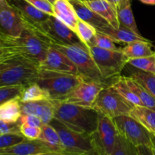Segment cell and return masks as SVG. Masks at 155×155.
I'll use <instances>...</instances> for the list:
<instances>
[{
	"mask_svg": "<svg viewBox=\"0 0 155 155\" xmlns=\"http://www.w3.org/2000/svg\"><path fill=\"white\" fill-rule=\"evenodd\" d=\"M49 47L47 42L25 27L18 37L0 33V61L18 59L32 62L39 68Z\"/></svg>",
	"mask_w": 155,
	"mask_h": 155,
	"instance_id": "1",
	"label": "cell"
},
{
	"mask_svg": "<svg viewBox=\"0 0 155 155\" xmlns=\"http://www.w3.org/2000/svg\"><path fill=\"white\" fill-rule=\"evenodd\" d=\"M54 106V119L73 131L92 135L98 128L99 113L94 108L51 100Z\"/></svg>",
	"mask_w": 155,
	"mask_h": 155,
	"instance_id": "2",
	"label": "cell"
},
{
	"mask_svg": "<svg viewBox=\"0 0 155 155\" xmlns=\"http://www.w3.org/2000/svg\"><path fill=\"white\" fill-rule=\"evenodd\" d=\"M23 18L24 26L31 30L51 46L53 45H83L75 31L54 15L42 24L30 22Z\"/></svg>",
	"mask_w": 155,
	"mask_h": 155,
	"instance_id": "3",
	"label": "cell"
},
{
	"mask_svg": "<svg viewBox=\"0 0 155 155\" xmlns=\"http://www.w3.org/2000/svg\"><path fill=\"white\" fill-rule=\"evenodd\" d=\"M54 47L69 58L77 66L80 74L86 80H93L104 83L107 86H112L115 82L107 80L103 77L94 61L89 47L86 45H53Z\"/></svg>",
	"mask_w": 155,
	"mask_h": 155,
	"instance_id": "4",
	"label": "cell"
},
{
	"mask_svg": "<svg viewBox=\"0 0 155 155\" xmlns=\"http://www.w3.org/2000/svg\"><path fill=\"white\" fill-rule=\"evenodd\" d=\"M85 80L81 75L40 70L36 83L47 92L50 100L60 101Z\"/></svg>",
	"mask_w": 155,
	"mask_h": 155,
	"instance_id": "5",
	"label": "cell"
},
{
	"mask_svg": "<svg viewBox=\"0 0 155 155\" xmlns=\"http://www.w3.org/2000/svg\"><path fill=\"white\" fill-rule=\"evenodd\" d=\"M39 71L38 65L30 61L18 59L0 61V86L36 83Z\"/></svg>",
	"mask_w": 155,
	"mask_h": 155,
	"instance_id": "6",
	"label": "cell"
},
{
	"mask_svg": "<svg viewBox=\"0 0 155 155\" xmlns=\"http://www.w3.org/2000/svg\"><path fill=\"white\" fill-rule=\"evenodd\" d=\"M89 49L103 77L116 82L123 70L128 65L129 58L120 50H107L89 45Z\"/></svg>",
	"mask_w": 155,
	"mask_h": 155,
	"instance_id": "7",
	"label": "cell"
},
{
	"mask_svg": "<svg viewBox=\"0 0 155 155\" xmlns=\"http://www.w3.org/2000/svg\"><path fill=\"white\" fill-rule=\"evenodd\" d=\"M50 124L57 130L64 148L68 154L70 155L98 154L92 135L90 136L73 131L55 119H53Z\"/></svg>",
	"mask_w": 155,
	"mask_h": 155,
	"instance_id": "8",
	"label": "cell"
},
{
	"mask_svg": "<svg viewBox=\"0 0 155 155\" xmlns=\"http://www.w3.org/2000/svg\"><path fill=\"white\" fill-rule=\"evenodd\" d=\"M133 107L134 105L126 100L112 86L101 91L93 105V108L98 113L110 118L130 115Z\"/></svg>",
	"mask_w": 155,
	"mask_h": 155,
	"instance_id": "9",
	"label": "cell"
},
{
	"mask_svg": "<svg viewBox=\"0 0 155 155\" xmlns=\"http://www.w3.org/2000/svg\"><path fill=\"white\" fill-rule=\"evenodd\" d=\"M118 133L136 147L151 148L152 133L130 115H121L113 118Z\"/></svg>",
	"mask_w": 155,
	"mask_h": 155,
	"instance_id": "10",
	"label": "cell"
},
{
	"mask_svg": "<svg viewBox=\"0 0 155 155\" xmlns=\"http://www.w3.org/2000/svg\"><path fill=\"white\" fill-rule=\"evenodd\" d=\"M118 135L113 118L99 113L98 128L92 135L98 154L111 155Z\"/></svg>",
	"mask_w": 155,
	"mask_h": 155,
	"instance_id": "11",
	"label": "cell"
},
{
	"mask_svg": "<svg viewBox=\"0 0 155 155\" xmlns=\"http://www.w3.org/2000/svg\"><path fill=\"white\" fill-rule=\"evenodd\" d=\"M107 86H110L93 80H85L69 95L60 101L81 107L93 108V105L98 95L101 90Z\"/></svg>",
	"mask_w": 155,
	"mask_h": 155,
	"instance_id": "12",
	"label": "cell"
},
{
	"mask_svg": "<svg viewBox=\"0 0 155 155\" xmlns=\"http://www.w3.org/2000/svg\"><path fill=\"white\" fill-rule=\"evenodd\" d=\"M24 29L20 12L7 0H0V33L18 37Z\"/></svg>",
	"mask_w": 155,
	"mask_h": 155,
	"instance_id": "13",
	"label": "cell"
},
{
	"mask_svg": "<svg viewBox=\"0 0 155 155\" xmlns=\"http://www.w3.org/2000/svg\"><path fill=\"white\" fill-rule=\"evenodd\" d=\"M39 70L80 75L72 61L53 46L48 48L45 59L39 65Z\"/></svg>",
	"mask_w": 155,
	"mask_h": 155,
	"instance_id": "14",
	"label": "cell"
},
{
	"mask_svg": "<svg viewBox=\"0 0 155 155\" xmlns=\"http://www.w3.org/2000/svg\"><path fill=\"white\" fill-rule=\"evenodd\" d=\"M58 151L40 139L30 140L26 139L24 142L13 147L0 149V154L12 155H33L40 153Z\"/></svg>",
	"mask_w": 155,
	"mask_h": 155,
	"instance_id": "15",
	"label": "cell"
},
{
	"mask_svg": "<svg viewBox=\"0 0 155 155\" xmlns=\"http://www.w3.org/2000/svg\"><path fill=\"white\" fill-rule=\"evenodd\" d=\"M21 103V115L33 114L39 117L44 124H49L54 119V106L50 99Z\"/></svg>",
	"mask_w": 155,
	"mask_h": 155,
	"instance_id": "16",
	"label": "cell"
},
{
	"mask_svg": "<svg viewBox=\"0 0 155 155\" xmlns=\"http://www.w3.org/2000/svg\"><path fill=\"white\" fill-rule=\"evenodd\" d=\"M53 8L54 16L76 32L80 19L71 0H56Z\"/></svg>",
	"mask_w": 155,
	"mask_h": 155,
	"instance_id": "17",
	"label": "cell"
},
{
	"mask_svg": "<svg viewBox=\"0 0 155 155\" xmlns=\"http://www.w3.org/2000/svg\"><path fill=\"white\" fill-rule=\"evenodd\" d=\"M71 2L75 8L79 19L91 24L97 30L110 25L104 18L88 7L84 2L81 0H73Z\"/></svg>",
	"mask_w": 155,
	"mask_h": 155,
	"instance_id": "18",
	"label": "cell"
},
{
	"mask_svg": "<svg viewBox=\"0 0 155 155\" xmlns=\"http://www.w3.org/2000/svg\"><path fill=\"white\" fill-rule=\"evenodd\" d=\"M97 31L101 32L104 34L110 36L114 42H124V43H130V42H135V41H146V42H151L149 39H146L142 35H139L130 30V29L124 27L120 25L118 28L112 27L109 25L107 27H103L99 29Z\"/></svg>",
	"mask_w": 155,
	"mask_h": 155,
	"instance_id": "19",
	"label": "cell"
},
{
	"mask_svg": "<svg viewBox=\"0 0 155 155\" xmlns=\"http://www.w3.org/2000/svg\"><path fill=\"white\" fill-rule=\"evenodd\" d=\"M8 2L20 12L24 19L30 22L42 24L50 16L39 11L27 0H8Z\"/></svg>",
	"mask_w": 155,
	"mask_h": 155,
	"instance_id": "20",
	"label": "cell"
},
{
	"mask_svg": "<svg viewBox=\"0 0 155 155\" xmlns=\"http://www.w3.org/2000/svg\"><path fill=\"white\" fill-rule=\"evenodd\" d=\"M88 7L104 18L112 27L118 28L120 22L118 20L117 8L107 0H95L92 2H84Z\"/></svg>",
	"mask_w": 155,
	"mask_h": 155,
	"instance_id": "21",
	"label": "cell"
},
{
	"mask_svg": "<svg viewBox=\"0 0 155 155\" xmlns=\"http://www.w3.org/2000/svg\"><path fill=\"white\" fill-rule=\"evenodd\" d=\"M151 42L135 41L127 44L121 48V51L129 59L139 58L154 55V51L151 49Z\"/></svg>",
	"mask_w": 155,
	"mask_h": 155,
	"instance_id": "22",
	"label": "cell"
},
{
	"mask_svg": "<svg viewBox=\"0 0 155 155\" xmlns=\"http://www.w3.org/2000/svg\"><path fill=\"white\" fill-rule=\"evenodd\" d=\"M130 115L155 135V110L144 106H134Z\"/></svg>",
	"mask_w": 155,
	"mask_h": 155,
	"instance_id": "23",
	"label": "cell"
},
{
	"mask_svg": "<svg viewBox=\"0 0 155 155\" xmlns=\"http://www.w3.org/2000/svg\"><path fill=\"white\" fill-rule=\"evenodd\" d=\"M21 117L20 98L9 100L0 104V120L16 123Z\"/></svg>",
	"mask_w": 155,
	"mask_h": 155,
	"instance_id": "24",
	"label": "cell"
},
{
	"mask_svg": "<svg viewBox=\"0 0 155 155\" xmlns=\"http://www.w3.org/2000/svg\"><path fill=\"white\" fill-rule=\"evenodd\" d=\"M117 15L120 25L127 27L134 33L141 35L132 10L130 0H125L117 8Z\"/></svg>",
	"mask_w": 155,
	"mask_h": 155,
	"instance_id": "25",
	"label": "cell"
},
{
	"mask_svg": "<svg viewBox=\"0 0 155 155\" xmlns=\"http://www.w3.org/2000/svg\"><path fill=\"white\" fill-rule=\"evenodd\" d=\"M39 139L43 141L44 142L49 145L57 151L67 153L57 130L51 124H44L41 127V135Z\"/></svg>",
	"mask_w": 155,
	"mask_h": 155,
	"instance_id": "26",
	"label": "cell"
},
{
	"mask_svg": "<svg viewBox=\"0 0 155 155\" xmlns=\"http://www.w3.org/2000/svg\"><path fill=\"white\" fill-rule=\"evenodd\" d=\"M124 78L130 89L138 95L143 104L144 107L155 110V98L154 97L133 77L129 76V77H124Z\"/></svg>",
	"mask_w": 155,
	"mask_h": 155,
	"instance_id": "27",
	"label": "cell"
},
{
	"mask_svg": "<svg viewBox=\"0 0 155 155\" xmlns=\"http://www.w3.org/2000/svg\"><path fill=\"white\" fill-rule=\"evenodd\" d=\"M47 99H49L48 94L37 83H33L25 86L20 97V101L22 102L43 101Z\"/></svg>",
	"mask_w": 155,
	"mask_h": 155,
	"instance_id": "28",
	"label": "cell"
},
{
	"mask_svg": "<svg viewBox=\"0 0 155 155\" xmlns=\"http://www.w3.org/2000/svg\"><path fill=\"white\" fill-rule=\"evenodd\" d=\"M134 68L131 71L130 77L142 85L155 98V74Z\"/></svg>",
	"mask_w": 155,
	"mask_h": 155,
	"instance_id": "29",
	"label": "cell"
},
{
	"mask_svg": "<svg viewBox=\"0 0 155 155\" xmlns=\"http://www.w3.org/2000/svg\"><path fill=\"white\" fill-rule=\"evenodd\" d=\"M114 88L125 98L134 106H143V104L139 99L138 95L130 89L127 85L124 76H120L114 83L112 85Z\"/></svg>",
	"mask_w": 155,
	"mask_h": 155,
	"instance_id": "30",
	"label": "cell"
},
{
	"mask_svg": "<svg viewBox=\"0 0 155 155\" xmlns=\"http://www.w3.org/2000/svg\"><path fill=\"white\" fill-rule=\"evenodd\" d=\"M111 155H139V152L137 147L119 134Z\"/></svg>",
	"mask_w": 155,
	"mask_h": 155,
	"instance_id": "31",
	"label": "cell"
},
{
	"mask_svg": "<svg viewBox=\"0 0 155 155\" xmlns=\"http://www.w3.org/2000/svg\"><path fill=\"white\" fill-rule=\"evenodd\" d=\"M25 86L24 85H8L0 86V104L9 100L20 98Z\"/></svg>",
	"mask_w": 155,
	"mask_h": 155,
	"instance_id": "32",
	"label": "cell"
},
{
	"mask_svg": "<svg viewBox=\"0 0 155 155\" xmlns=\"http://www.w3.org/2000/svg\"><path fill=\"white\" fill-rule=\"evenodd\" d=\"M76 33H77L82 42L88 46L94 36L96 35L97 30L91 24L80 20L77 24Z\"/></svg>",
	"mask_w": 155,
	"mask_h": 155,
	"instance_id": "33",
	"label": "cell"
},
{
	"mask_svg": "<svg viewBox=\"0 0 155 155\" xmlns=\"http://www.w3.org/2000/svg\"><path fill=\"white\" fill-rule=\"evenodd\" d=\"M128 64L141 71L155 74L154 54L152 56H148V57L129 59Z\"/></svg>",
	"mask_w": 155,
	"mask_h": 155,
	"instance_id": "34",
	"label": "cell"
},
{
	"mask_svg": "<svg viewBox=\"0 0 155 155\" xmlns=\"http://www.w3.org/2000/svg\"><path fill=\"white\" fill-rule=\"evenodd\" d=\"M89 45H93L98 48H103L107 50H120L121 48H118L115 45V42L107 35L104 34L101 32L97 31L96 35L94 36ZM88 45V46H89Z\"/></svg>",
	"mask_w": 155,
	"mask_h": 155,
	"instance_id": "35",
	"label": "cell"
},
{
	"mask_svg": "<svg viewBox=\"0 0 155 155\" xmlns=\"http://www.w3.org/2000/svg\"><path fill=\"white\" fill-rule=\"evenodd\" d=\"M26 139L22 134L0 135V149L13 147L21 143Z\"/></svg>",
	"mask_w": 155,
	"mask_h": 155,
	"instance_id": "36",
	"label": "cell"
},
{
	"mask_svg": "<svg viewBox=\"0 0 155 155\" xmlns=\"http://www.w3.org/2000/svg\"><path fill=\"white\" fill-rule=\"evenodd\" d=\"M21 133L27 139L36 140L39 139L41 135V128L27 124H21Z\"/></svg>",
	"mask_w": 155,
	"mask_h": 155,
	"instance_id": "37",
	"label": "cell"
},
{
	"mask_svg": "<svg viewBox=\"0 0 155 155\" xmlns=\"http://www.w3.org/2000/svg\"><path fill=\"white\" fill-rule=\"evenodd\" d=\"M21 134L20 123H7L0 120V135Z\"/></svg>",
	"mask_w": 155,
	"mask_h": 155,
	"instance_id": "38",
	"label": "cell"
},
{
	"mask_svg": "<svg viewBox=\"0 0 155 155\" xmlns=\"http://www.w3.org/2000/svg\"><path fill=\"white\" fill-rule=\"evenodd\" d=\"M41 12L49 15H54L53 4L48 0H27Z\"/></svg>",
	"mask_w": 155,
	"mask_h": 155,
	"instance_id": "39",
	"label": "cell"
},
{
	"mask_svg": "<svg viewBox=\"0 0 155 155\" xmlns=\"http://www.w3.org/2000/svg\"><path fill=\"white\" fill-rule=\"evenodd\" d=\"M18 122L20 124H27V125L33 126V127H42L44 125L43 122L39 117L33 114H24L21 115Z\"/></svg>",
	"mask_w": 155,
	"mask_h": 155,
	"instance_id": "40",
	"label": "cell"
},
{
	"mask_svg": "<svg viewBox=\"0 0 155 155\" xmlns=\"http://www.w3.org/2000/svg\"><path fill=\"white\" fill-rule=\"evenodd\" d=\"M138 149H139V155H152V151L150 147L141 146L138 147Z\"/></svg>",
	"mask_w": 155,
	"mask_h": 155,
	"instance_id": "41",
	"label": "cell"
},
{
	"mask_svg": "<svg viewBox=\"0 0 155 155\" xmlns=\"http://www.w3.org/2000/svg\"><path fill=\"white\" fill-rule=\"evenodd\" d=\"M33 155H69L65 152H61V151H50V152L40 153V154H36Z\"/></svg>",
	"mask_w": 155,
	"mask_h": 155,
	"instance_id": "42",
	"label": "cell"
},
{
	"mask_svg": "<svg viewBox=\"0 0 155 155\" xmlns=\"http://www.w3.org/2000/svg\"><path fill=\"white\" fill-rule=\"evenodd\" d=\"M107 1H108L110 3H111L112 5H114L117 8L119 7V6L120 5L122 4L125 0H107Z\"/></svg>",
	"mask_w": 155,
	"mask_h": 155,
	"instance_id": "43",
	"label": "cell"
},
{
	"mask_svg": "<svg viewBox=\"0 0 155 155\" xmlns=\"http://www.w3.org/2000/svg\"><path fill=\"white\" fill-rule=\"evenodd\" d=\"M151 151H152V155H155V135L152 134L151 137Z\"/></svg>",
	"mask_w": 155,
	"mask_h": 155,
	"instance_id": "44",
	"label": "cell"
},
{
	"mask_svg": "<svg viewBox=\"0 0 155 155\" xmlns=\"http://www.w3.org/2000/svg\"><path fill=\"white\" fill-rule=\"evenodd\" d=\"M141 2L149 5H155V0H139Z\"/></svg>",
	"mask_w": 155,
	"mask_h": 155,
	"instance_id": "45",
	"label": "cell"
},
{
	"mask_svg": "<svg viewBox=\"0 0 155 155\" xmlns=\"http://www.w3.org/2000/svg\"><path fill=\"white\" fill-rule=\"evenodd\" d=\"M48 1H49V2H51V4H53V3H54V2H55V1H56V0H48Z\"/></svg>",
	"mask_w": 155,
	"mask_h": 155,
	"instance_id": "46",
	"label": "cell"
},
{
	"mask_svg": "<svg viewBox=\"0 0 155 155\" xmlns=\"http://www.w3.org/2000/svg\"><path fill=\"white\" fill-rule=\"evenodd\" d=\"M95 1V0H83V2H92Z\"/></svg>",
	"mask_w": 155,
	"mask_h": 155,
	"instance_id": "47",
	"label": "cell"
},
{
	"mask_svg": "<svg viewBox=\"0 0 155 155\" xmlns=\"http://www.w3.org/2000/svg\"><path fill=\"white\" fill-rule=\"evenodd\" d=\"M84 155H98L97 154H84Z\"/></svg>",
	"mask_w": 155,
	"mask_h": 155,
	"instance_id": "48",
	"label": "cell"
},
{
	"mask_svg": "<svg viewBox=\"0 0 155 155\" xmlns=\"http://www.w3.org/2000/svg\"><path fill=\"white\" fill-rule=\"evenodd\" d=\"M0 155H12V154H0Z\"/></svg>",
	"mask_w": 155,
	"mask_h": 155,
	"instance_id": "49",
	"label": "cell"
},
{
	"mask_svg": "<svg viewBox=\"0 0 155 155\" xmlns=\"http://www.w3.org/2000/svg\"><path fill=\"white\" fill-rule=\"evenodd\" d=\"M154 57H155V50H154Z\"/></svg>",
	"mask_w": 155,
	"mask_h": 155,
	"instance_id": "50",
	"label": "cell"
},
{
	"mask_svg": "<svg viewBox=\"0 0 155 155\" xmlns=\"http://www.w3.org/2000/svg\"><path fill=\"white\" fill-rule=\"evenodd\" d=\"M71 1H73V0H71ZM81 1H83V0H81Z\"/></svg>",
	"mask_w": 155,
	"mask_h": 155,
	"instance_id": "51",
	"label": "cell"
}]
</instances>
